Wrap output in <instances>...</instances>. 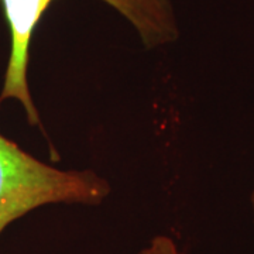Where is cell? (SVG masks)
<instances>
[{"label":"cell","mask_w":254,"mask_h":254,"mask_svg":"<svg viewBox=\"0 0 254 254\" xmlns=\"http://www.w3.org/2000/svg\"><path fill=\"white\" fill-rule=\"evenodd\" d=\"M10 33V53L4 71L0 102L16 100L30 125L41 120L28 86V61L33 34L47 9L55 0H0ZM134 28L148 50L170 46L180 37V24L173 0H102Z\"/></svg>","instance_id":"cell-1"},{"label":"cell","mask_w":254,"mask_h":254,"mask_svg":"<svg viewBox=\"0 0 254 254\" xmlns=\"http://www.w3.org/2000/svg\"><path fill=\"white\" fill-rule=\"evenodd\" d=\"M109 193V182L96 173L48 165L0 134V235L34 209L55 203L96 206Z\"/></svg>","instance_id":"cell-2"},{"label":"cell","mask_w":254,"mask_h":254,"mask_svg":"<svg viewBox=\"0 0 254 254\" xmlns=\"http://www.w3.org/2000/svg\"><path fill=\"white\" fill-rule=\"evenodd\" d=\"M136 254H188L180 249L173 237L167 235H157Z\"/></svg>","instance_id":"cell-3"},{"label":"cell","mask_w":254,"mask_h":254,"mask_svg":"<svg viewBox=\"0 0 254 254\" xmlns=\"http://www.w3.org/2000/svg\"><path fill=\"white\" fill-rule=\"evenodd\" d=\"M250 205H252V212H253V220H254V188L252 190V195H250Z\"/></svg>","instance_id":"cell-4"}]
</instances>
